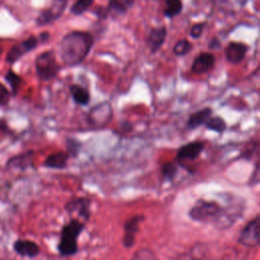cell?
<instances>
[{"mask_svg": "<svg viewBox=\"0 0 260 260\" xmlns=\"http://www.w3.org/2000/svg\"><path fill=\"white\" fill-rule=\"evenodd\" d=\"M237 196L228 194L229 205H221L218 201L200 198L189 210V216L198 222L211 223L217 229L231 226L244 212L245 202L237 201Z\"/></svg>", "mask_w": 260, "mask_h": 260, "instance_id": "1", "label": "cell"}, {"mask_svg": "<svg viewBox=\"0 0 260 260\" xmlns=\"http://www.w3.org/2000/svg\"><path fill=\"white\" fill-rule=\"evenodd\" d=\"M93 44L94 37L89 31L72 30L66 34L59 43L62 62L69 67L81 64L89 54Z\"/></svg>", "mask_w": 260, "mask_h": 260, "instance_id": "2", "label": "cell"}, {"mask_svg": "<svg viewBox=\"0 0 260 260\" xmlns=\"http://www.w3.org/2000/svg\"><path fill=\"white\" fill-rule=\"evenodd\" d=\"M83 229V222L75 218L71 219L62 228L58 245V250L61 255L70 256L77 251V240Z\"/></svg>", "mask_w": 260, "mask_h": 260, "instance_id": "3", "label": "cell"}, {"mask_svg": "<svg viewBox=\"0 0 260 260\" xmlns=\"http://www.w3.org/2000/svg\"><path fill=\"white\" fill-rule=\"evenodd\" d=\"M37 76L42 81H48L57 76L59 65L56 61L55 51L49 50L41 53L35 60Z\"/></svg>", "mask_w": 260, "mask_h": 260, "instance_id": "4", "label": "cell"}, {"mask_svg": "<svg viewBox=\"0 0 260 260\" xmlns=\"http://www.w3.org/2000/svg\"><path fill=\"white\" fill-rule=\"evenodd\" d=\"M113 117V110L109 103H101L92 107L87 115V123L94 128H103Z\"/></svg>", "mask_w": 260, "mask_h": 260, "instance_id": "5", "label": "cell"}, {"mask_svg": "<svg viewBox=\"0 0 260 260\" xmlns=\"http://www.w3.org/2000/svg\"><path fill=\"white\" fill-rule=\"evenodd\" d=\"M68 5L67 0H57L52 2V4L46 9L42 10L36 19V23L40 26L48 25L59 19L64 13Z\"/></svg>", "mask_w": 260, "mask_h": 260, "instance_id": "6", "label": "cell"}, {"mask_svg": "<svg viewBox=\"0 0 260 260\" xmlns=\"http://www.w3.org/2000/svg\"><path fill=\"white\" fill-rule=\"evenodd\" d=\"M259 236H260L259 216L256 215L242 230L239 237V242L246 247H255V246H258L259 244Z\"/></svg>", "mask_w": 260, "mask_h": 260, "instance_id": "7", "label": "cell"}, {"mask_svg": "<svg viewBox=\"0 0 260 260\" xmlns=\"http://www.w3.org/2000/svg\"><path fill=\"white\" fill-rule=\"evenodd\" d=\"M39 44V40L35 36H30L27 39L21 41L20 43L14 45L6 55V61L10 64L16 62L24 54L32 51Z\"/></svg>", "mask_w": 260, "mask_h": 260, "instance_id": "8", "label": "cell"}, {"mask_svg": "<svg viewBox=\"0 0 260 260\" xmlns=\"http://www.w3.org/2000/svg\"><path fill=\"white\" fill-rule=\"evenodd\" d=\"M204 147V143L199 140L191 141L182 145L177 151V159L179 165H182L185 161H193L198 158Z\"/></svg>", "mask_w": 260, "mask_h": 260, "instance_id": "9", "label": "cell"}, {"mask_svg": "<svg viewBox=\"0 0 260 260\" xmlns=\"http://www.w3.org/2000/svg\"><path fill=\"white\" fill-rule=\"evenodd\" d=\"M65 210L69 214L76 212L79 217L87 220L90 217V199L87 197L73 198L65 204Z\"/></svg>", "mask_w": 260, "mask_h": 260, "instance_id": "10", "label": "cell"}, {"mask_svg": "<svg viewBox=\"0 0 260 260\" xmlns=\"http://www.w3.org/2000/svg\"><path fill=\"white\" fill-rule=\"evenodd\" d=\"M248 46L242 42H230L224 49V56L229 63L238 65L246 57Z\"/></svg>", "mask_w": 260, "mask_h": 260, "instance_id": "11", "label": "cell"}, {"mask_svg": "<svg viewBox=\"0 0 260 260\" xmlns=\"http://www.w3.org/2000/svg\"><path fill=\"white\" fill-rule=\"evenodd\" d=\"M215 64V57L211 52H201L193 60L191 70L195 74H204L210 71Z\"/></svg>", "mask_w": 260, "mask_h": 260, "instance_id": "12", "label": "cell"}, {"mask_svg": "<svg viewBox=\"0 0 260 260\" xmlns=\"http://www.w3.org/2000/svg\"><path fill=\"white\" fill-rule=\"evenodd\" d=\"M167 38V27L165 25L152 27L147 37H146V45L150 51V53H156L160 47L164 45Z\"/></svg>", "mask_w": 260, "mask_h": 260, "instance_id": "13", "label": "cell"}, {"mask_svg": "<svg viewBox=\"0 0 260 260\" xmlns=\"http://www.w3.org/2000/svg\"><path fill=\"white\" fill-rule=\"evenodd\" d=\"M144 219L143 215H134L131 218H129L125 224H124V244L125 246L129 247L132 246L134 243V238H135V234L138 231V226L139 223Z\"/></svg>", "mask_w": 260, "mask_h": 260, "instance_id": "14", "label": "cell"}, {"mask_svg": "<svg viewBox=\"0 0 260 260\" xmlns=\"http://www.w3.org/2000/svg\"><path fill=\"white\" fill-rule=\"evenodd\" d=\"M212 109L209 107L203 108L195 113H192L186 122V127L188 130H194L201 125H204V123L207 121V119L211 116Z\"/></svg>", "mask_w": 260, "mask_h": 260, "instance_id": "15", "label": "cell"}, {"mask_svg": "<svg viewBox=\"0 0 260 260\" xmlns=\"http://www.w3.org/2000/svg\"><path fill=\"white\" fill-rule=\"evenodd\" d=\"M13 248L18 255L23 257H35L40 252L39 246L29 240H17L13 244Z\"/></svg>", "mask_w": 260, "mask_h": 260, "instance_id": "16", "label": "cell"}, {"mask_svg": "<svg viewBox=\"0 0 260 260\" xmlns=\"http://www.w3.org/2000/svg\"><path fill=\"white\" fill-rule=\"evenodd\" d=\"M69 154L66 151H58L52 153L47 156L43 166L49 169L55 170H63L67 167V162L69 159Z\"/></svg>", "mask_w": 260, "mask_h": 260, "instance_id": "17", "label": "cell"}, {"mask_svg": "<svg viewBox=\"0 0 260 260\" xmlns=\"http://www.w3.org/2000/svg\"><path fill=\"white\" fill-rule=\"evenodd\" d=\"M133 0H113L108 3L106 6L108 15L112 16H119L124 15L127 11L134 5Z\"/></svg>", "mask_w": 260, "mask_h": 260, "instance_id": "18", "label": "cell"}, {"mask_svg": "<svg viewBox=\"0 0 260 260\" xmlns=\"http://www.w3.org/2000/svg\"><path fill=\"white\" fill-rule=\"evenodd\" d=\"M70 95L73 102L79 106H86L90 101L89 91L80 84H71L69 87Z\"/></svg>", "mask_w": 260, "mask_h": 260, "instance_id": "19", "label": "cell"}, {"mask_svg": "<svg viewBox=\"0 0 260 260\" xmlns=\"http://www.w3.org/2000/svg\"><path fill=\"white\" fill-rule=\"evenodd\" d=\"M183 10V2L180 0H166L162 14L168 18H174Z\"/></svg>", "mask_w": 260, "mask_h": 260, "instance_id": "20", "label": "cell"}, {"mask_svg": "<svg viewBox=\"0 0 260 260\" xmlns=\"http://www.w3.org/2000/svg\"><path fill=\"white\" fill-rule=\"evenodd\" d=\"M204 126L205 128L219 134L223 133L228 127L224 119L221 118L220 116H210L207 119V121L204 123Z\"/></svg>", "mask_w": 260, "mask_h": 260, "instance_id": "21", "label": "cell"}, {"mask_svg": "<svg viewBox=\"0 0 260 260\" xmlns=\"http://www.w3.org/2000/svg\"><path fill=\"white\" fill-rule=\"evenodd\" d=\"M178 165L173 161H166L160 166L161 179L164 182H172L178 174Z\"/></svg>", "mask_w": 260, "mask_h": 260, "instance_id": "22", "label": "cell"}, {"mask_svg": "<svg viewBox=\"0 0 260 260\" xmlns=\"http://www.w3.org/2000/svg\"><path fill=\"white\" fill-rule=\"evenodd\" d=\"M93 3L94 2L92 0H77L70 7V12L74 15H81L86 12L93 5Z\"/></svg>", "mask_w": 260, "mask_h": 260, "instance_id": "23", "label": "cell"}, {"mask_svg": "<svg viewBox=\"0 0 260 260\" xmlns=\"http://www.w3.org/2000/svg\"><path fill=\"white\" fill-rule=\"evenodd\" d=\"M4 78L7 81V83L10 85L12 94L15 95L17 93V90H18L20 84H21V77L19 75H17L14 71L9 69L7 71V73L5 74Z\"/></svg>", "mask_w": 260, "mask_h": 260, "instance_id": "24", "label": "cell"}, {"mask_svg": "<svg viewBox=\"0 0 260 260\" xmlns=\"http://www.w3.org/2000/svg\"><path fill=\"white\" fill-rule=\"evenodd\" d=\"M192 48H193V45L190 41H188L187 39H182L175 44L173 48V52L176 56L181 57L188 54L192 50Z\"/></svg>", "mask_w": 260, "mask_h": 260, "instance_id": "25", "label": "cell"}, {"mask_svg": "<svg viewBox=\"0 0 260 260\" xmlns=\"http://www.w3.org/2000/svg\"><path fill=\"white\" fill-rule=\"evenodd\" d=\"M81 145L82 143L76 139V138H72V137H68L65 140V146H66V152L69 154V156L72 157H76L81 149Z\"/></svg>", "mask_w": 260, "mask_h": 260, "instance_id": "26", "label": "cell"}, {"mask_svg": "<svg viewBox=\"0 0 260 260\" xmlns=\"http://www.w3.org/2000/svg\"><path fill=\"white\" fill-rule=\"evenodd\" d=\"M258 148V142L257 141H250L249 144H247L243 150L241 151L240 157L245 158L247 160H250L254 154V152L257 150Z\"/></svg>", "mask_w": 260, "mask_h": 260, "instance_id": "27", "label": "cell"}, {"mask_svg": "<svg viewBox=\"0 0 260 260\" xmlns=\"http://www.w3.org/2000/svg\"><path fill=\"white\" fill-rule=\"evenodd\" d=\"M205 24L206 22L205 21H202V22H196L192 25L191 29H190V37L192 39H199L201 36H202V32H203V29L205 27Z\"/></svg>", "mask_w": 260, "mask_h": 260, "instance_id": "28", "label": "cell"}, {"mask_svg": "<svg viewBox=\"0 0 260 260\" xmlns=\"http://www.w3.org/2000/svg\"><path fill=\"white\" fill-rule=\"evenodd\" d=\"M10 93L8 89L0 82V106H5L9 101Z\"/></svg>", "mask_w": 260, "mask_h": 260, "instance_id": "29", "label": "cell"}, {"mask_svg": "<svg viewBox=\"0 0 260 260\" xmlns=\"http://www.w3.org/2000/svg\"><path fill=\"white\" fill-rule=\"evenodd\" d=\"M207 48L210 50V51H215V50H219L221 48V43L219 41L218 38L216 37H213L212 39H210L209 43H208V46Z\"/></svg>", "mask_w": 260, "mask_h": 260, "instance_id": "30", "label": "cell"}, {"mask_svg": "<svg viewBox=\"0 0 260 260\" xmlns=\"http://www.w3.org/2000/svg\"><path fill=\"white\" fill-rule=\"evenodd\" d=\"M49 38H50V34L48 31H43V32L40 34L38 40H39V42L41 41V42L45 43V42H47L49 40Z\"/></svg>", "mask_w": 260, "mask_h": 260, "instance_id": "31", "label": "cell"}, {"mask_svg": "<svg viewBox=\"0 0 260 260\" xmlns=\"http://www.w3.org/2000/svg\"><path fill=\"white\" fill-rule=\"evenodd\" d=\"M2 52H3V50H2V48H1V47H0V55H1V54H2Z\"/></svg>", "mask_w": 260, "mask_h": 260, "instance_id": "32", "label": "cell"}]
</instances>
